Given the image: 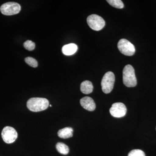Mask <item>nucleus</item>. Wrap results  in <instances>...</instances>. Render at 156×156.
<instances>
[{
  "label": "nucleus",
  "instance_id": "1",
  "mask_svg": "<svg viewBox=\"0 0 156 156\" xmlns=\"http://www.w3.org/2000/svg\"><path fill=\"white\" fill-rule=\"evenodd\" d=\"M49 101L43 98H32L27 101V106L31 112L43 111L48 108Z\"/></svg>",
  "mask_w": 156,
  "mask_h": 156
},
{
  "label": "nucleus",
  "instance_id": "2",
  "mask_svg": "<svg viewBox=\"0 0 156 156\" xmlns=\"http://www.w3.org/2000/svg\"><path fill=\"white\" fill-rule=\"evenodd\" d=\"M123 81L124 85L128 87H134L136 86L137 81L134 68L130 65H127L123 70Z\"/></svg>",
  "mask_w": 156,
  "mask_h": 156
},
{
  "label": "nucleus",
  "instance_id": "3",
  "mask_svg": "<svg viewBox=\"0 0 156 156\" xmlns=\"http://www.w3.org/2000/svg\"><path fill=\"white\" fill-rule=\"evenodd\" d=\"M115 82V76L113 73L108 72L104 75L101 82L102 91L105 94L112 92Z\"/></svg>",
  "mask_w": 156,
  "mask_h": 156
},
{
  "label": "nucleus",
  "instance_id": "4",
  "mask_svg": "<svg viewBox=\"0 0 156 156\" xmlns=\"http://www.w3.org/2000/svg\"><path fill=\"white\" fill-rule=\"evenodd\" d=\"M21 10V6L14 2H9L3 4L0 8V11L3 14L7 16L18 14Z\"/></svg>",
  "mask_w": 156,
  "mask_h": 156
},
{
  "label": "nucleus",
  "instance_id": "5",
  "mask_svg": "<svg viewBox=\"0 0 156 156\" xmlns=\"http://www.w3.org/2000/svg\"><path fill=\"white\" fill-rule=\"evenodd\" d=\"M87 22L89 27L94 30H101L105 26L104 20L96 14L89 15L87 17Z\"/></svg>",
  "mask_w": 156,
  "mask_h": 156
},
{
  "label": "nucleus",
  "instance_id": "6",
  "mask_svg": "<svg viewBox=\"0 0 156 156\" xmlns=\"http://www.w3.org/2000/svg\"><path fill=\"white\" fill-rule=\"evenodd\" d=\"M118 48L120 52L126 56H133L135 52L134 45L126 39H122L119 41Z\"/></svg>",
  "mask_w": 156,
  "mask_h": 156
},
{
  "label": "nucleus",
  "instance_id": "7",
  "mask_svg": "<svg viewBox=\"0 0 156 156\" xmlns=\"http://www.w3.org/2000/svg\"><path fill=\"white\" fill-rule=\"evenodd\" d=\"M2 138L6 143L12 144L17 139L18 134L13 127L6 126L3 128L2 132Z\"/></svg>",
  "mask_w": 156,
  "mask_h": 156
},
{
  "label": "nucleus",
  "instance_id": "8",
  "mask_svg": "<svg viewBox=\"0 0 156 156\" xmlns=\"http://www.w3.org/2000/svg\"><path fill=\"white\" fill-rule=\"evenodd\" d=\"M127 112L126 105L121 102L114 103L110 109V113L115 118H122L125 116Z\"/></svg>",
  "mask_w": 156,
  "mask_h": 156
},
{
  "label": "nucleus",
  "instance_id": "9",
  "mask_svg": "<svg viewBox=\"0 0 156 156\" xmlns=\"http://www.w3.org/2000/svg\"><path fill=\"white\" fill-rule=\"evenodd\" d=\"M80 103L81 106L89 111H93L96 108V105L93 99L92 98L88 96L81 98Z\"/></svg>",
  "mask_w": 156,
  "mask_h": 156
},
{
  "label": "nucleus",
  "instance_id": "10",
  "mask_svg": "<svg viewBox=\"0 0 156 156\" xmlns=\"http://www.w3.org/2000/svg\"><path fill=\"white\" fill-rule=\"evenodd\" d=\"M78 47L76 44H69L65 45L62 47V53L66 56H70L73 55L76 52L77 50Z\"/></svg>",
  "mask_w": 156,
  "mask_h": 156
},
{
  "label": "nucleus",
  "instance_id": "11",
  "mask_svg": "<svg viewBox=\"0 0 156 156\" xmlns=\"http://www.w3.org/2000/svg\"><path fill=\"white\" fill-rule=\"evenodd\" d=\"M73 130L71 127H66L58 130V136L60 138L67 139L73 136Z\"/></svg>",
  "mask_w": 156,
  "mask_h": 156
},
{
  "label": "nucleus",
  "instance_id": "12",
  "mask_svg": "<svg viewBox=\"0 0 156 156\" xmlns=\"http://www.w3.org/2000/svg\"><path fill=\"white\" fill-rule=\"evenodd\" d=\"M80 90L82 93L85 94H89L92 93L93 90L92 83L89 81H85L81 84Z\"/></svg>",
  "mask_w": 156,
  "mask_h": 156
},
{
  "label": "nucleus",
  "instance_id": "13",
  "mask_svg": "<svg viewBox=\"0 0 156 156\" xmlns=\"http://www.w3.org/2000/svg\"><path fill=\"white\" fill-rule=\"evenodd\" d=\"M56 147L58 152L62 154L66 155L69 153V147L63 143H57L56 144Z\"/></svg>",
  "mask_w": 156,
  "mask_h": 156
},
{
  "label": "nucleus",
  "instance_id": "14",
  "mask_svg": "<svg viewBox=\"0 0 156 156\" xmlns=\"http://www.w3.org/2000/svg\"><path fill=\"white\" fill-rule=\"evenodd\" d=\"M107 2L111 5L116 9H122L124 7V4L121 0H108Z\"/></svg>",
  "mask_w": 156,
  "mask_h": 156
},
{
  "label": "nucleus",
  "instance_id": "15",
  "mask_svg": "<svg viewBox=\"0 0 156 156\" xmlns=\"http://www.w3.org/2000/svg\"><path fill=\"white\" fill-rule=\"evenodd\" d=\"M26 62L31 67L36 68L38 66V62L36 59L31 57H27L25 58Z\"/></svg>",
  "mask_w": 156,
  "mask_h": 156
},
{
  "label": "nucleus",
  "instance_id": "16",
  "mask_svg": "<svg viewBox=\"0 0 156 156\" xmlns=\"http://www.w3.org/2000/svg\"><path fill=\"white\" fill-rule=\"evenodd\" d=\"M23 46L26 50L29 51H32L35 48V44L31 41L27 40L24 42L23 44Z\"/></svg>",
  "mask_w": 156,
  "mask_h": 156
},
{
  "label": "nucleus",
  "instance_id": "17",
  "mask_svg": "<svg viewBox=\"0 0 156 156\" xmlns=\"http://www.w3.org/2000/svg\"><path fill=\"white\" fill-rule=\"evenodd\" d=\"M128 156H145V154L141 150L135 149L131 151L128 154Z\"/></svg>",
  "mask_w": 156,
  "mask_h": 156
},
{
  "label": "nucleus",
  "instance_id": "18",
  "mask_svg": "<svg viewBox=\"0 0 156 156\" xmlns=\"http://www.w3.org/2000/svg\"><path fill=\"white\" fill-rule=\"evenodd\" d=\"M50 107H52V105H50Z\"/></svg>",
  "mask_w": 156,
  "mask_h": 156
},
{
  "label": "nucleus",
  "instance_id": "19",
  "mask_svg": "<svg viewBox=\"0 0 156 156\" xmlns=\"http://www.w3.org/2000/svg\"></svg>",
  "mask_w": 156,
  "mask_h": 156
}]
</instances>
